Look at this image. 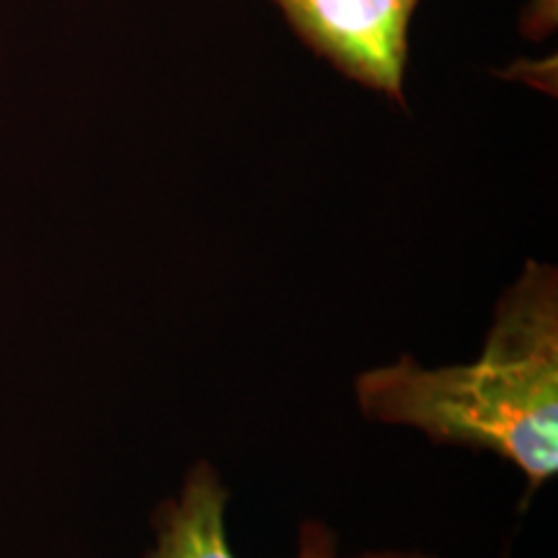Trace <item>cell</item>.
Returning <instances> with one entry per match:
<instances>
[{
  "mask_svg": "<svg viewBox=\"0 0 558 558\" xmlns=\"http://www.w3.org/2000/svg\"><path fill=\"white\" fill-rule=\"evenodd\" d=\"M558 26V0H527L520 16V32L530 41H543Z\"/></svg>",
  "mask_w": 558,
  "mask_h": 558,
  "instance_id": "277c9868",
  "label": "cell"
},
{
  "mask_svg": "<svg viewBox=\"0 0 558 558\" xmlns=\"http://www.w3.org/2000/svg\"><path fill=\"white\" fill-rule=\"evenodd\" d=\"M313 54L407 109L409 29L418 0H271Z\"/></svg>",
  "mask_w": 558,
  "mask_h": 558,
  "instance_id": "7a4b0ae2",
  "label": "cell"
},
{
  "mask_svg": "<svg viewBox=\"0 0 558 558\" xmlns=\"http://www.w3.org/2000/svg\"><path fill=\"white\" fill-rule=\"evenodd\" d=\"M228 486L209 460L190 465L179 494L153 512V546L145 558H235L228 541ZM337 533L320 520L298 530L295 558H337Z\"/></svg>",
  "mask_w": 558,
  "mask_h": 558,
  "instance_id": "3957f363",
  "label": "cell"
},
{
  "mask_svg": "<svg viewBox=\"0 0 558 558\" xmlns=\"http://www.w3.org/2000/svg\"><path fill=\"white\" fill-rule=\"evenodd\" d=\"M337 558H437L432 554H424V550L414 548H383V550H365V554L354 556H337Z\"/></svg>",
  "mask_w": 558,
  "mask_h": 558,
  "instance_id": "5b68a950",
  "label": "cell"
},
{
  "mask_svg": "<svg viewBox=\"0 0 558 558\" xmlns=\"http://www.w3.org/2000/svg\"><path fill=\"white\" fill-rule=\"evenodd\" d=\"M354 399L367 422L494 452L527 478L530 492L541 488L558 471V269L525 262L473 362L424 367L401 354L360 373Z\"/></svg>",
  "mask_w": 558,
  "mask_h": 558,
  "instance_id": "6da1fadb",
  "label": "cell"
}]
</instances>
